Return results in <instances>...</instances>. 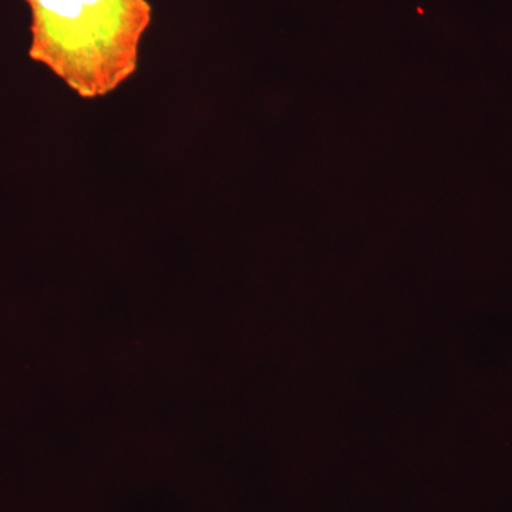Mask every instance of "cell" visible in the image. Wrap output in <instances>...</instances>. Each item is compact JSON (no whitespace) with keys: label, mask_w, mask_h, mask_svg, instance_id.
Listing matches in <instances>:
<instances>
[{"label":"cell","mask_w":512,"mask_h":512,"mask_svg":"<svg viewBox=\"0 0 512 512\" xmlns=\"http://www.w3.org/2000/svg\"><path fill=\"white\" fill-rule=\"evenodd\" d=\"M101 2H103V0H82L83 5L86 6V9L89 10V12L90 9L97 8Z\"/></svg>","instance_id":"cell-1"}]
</instances>
